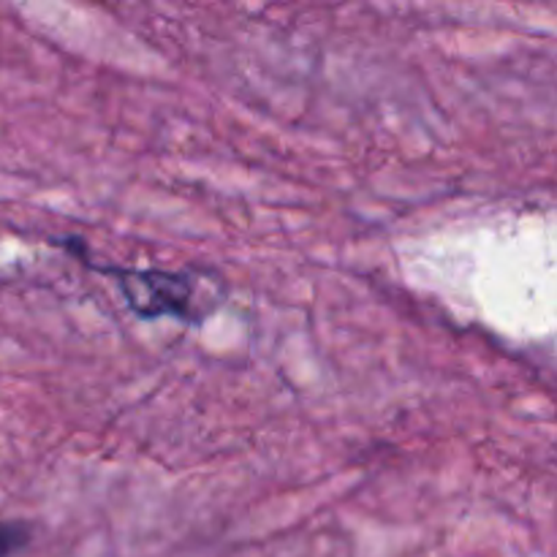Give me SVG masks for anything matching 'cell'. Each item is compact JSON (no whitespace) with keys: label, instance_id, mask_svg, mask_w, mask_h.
<instances>
[{"label":"cell","instance_id":"6da1fadb","mask_svg":"<svg viewBox=\"0 0 557 557\" xmlns=\"http://www.w3.org/2000/svg\"><path fill=\"white\" fill-rule=\"evenodd\" d=\"M103 275L117 277L125 302L141 319H194L196 283L188 272L166 270H128V267H96Z\"/></svg>","mask_w":557,"mask_h":557},{"label":"cell","instance_id":"7a4b0ae2","mask_svg":"<svg viewBox=\"0 0 557 557\" xmlns=\"http://www.w3.org/2000/svg\"><path fill=\"white\" fill-rule=\"evenodd\" d=\"M33 531L25 522H0V557H11L30 544Z\"/></svg>","mask_w":557,"mask_h":557}]
</instances>
